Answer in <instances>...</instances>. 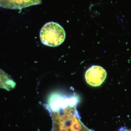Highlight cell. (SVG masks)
Masks as SVG:
<instances>
[{"label": "cell", "mask_w": 131, "mask_h": 131, "mask_svg": "<svg viewBox=\"0 0 131 131\" xmlns=\"http://www.w3.org/2000/svg\"><path fill=\"white\" fill-rule=\"evenodd\" d=\"M16 84L9 75L0 69V88L9 91L14 89Z\"/></svg>", "instance_id": "cell-5"}, {"label": "cell", "mask_w": 131, "mask_h": 131, "mask_svg": "<svg viewBox=\"0 0 131 131\" xmlns=\"http://www.w3.org/2000/svg\"><path fill=\"white\" fill-rule=\"evenodd\" d=\"M66 32L62 27L56 22H48L41 28L40 40L43 44L50 47H57L65 40Z\"/></svg>", "instance_id": "cell-1"}, {"label": "cell", "mask_w": 131, "mask_h": 131, "mask_svg": "<svg viewBox=\"0 0 131 131\" xmlns=\"http://www.w3.org/2000/svg\"><path fill=\"white\" fill-rule=\"evenodd\" d=\"M106 77V71L102 67L99 66H91L85 74V80L87 83L94 87L100 86Z\"/></svg>", "instance_id": "cell-3"}, {"label": "cell", "mask_w": 131, "mask_h": 131, "mask_svg": "<svg viewBox=\"0 0 131 131\" xmlns=\"http://www.w3.org/2000/svg\"><path fill=\"white\" fill-rule=\"evenodd\" d=\"M42 0H0V7L20 9L41 4Z\"/></svg>", "instance_id": "cell-4"}, {"label": "cell", "mask_w": 131, "mask_h": 131, "mask_svg": "<svg viewBox=\"0 0 131 131\" xmlns=\"http://www.w3.org/2000/svg\"><path fill=\"white\" fill-rule=\"evenodd\" d=\"M80 101V97L75 94L68 96L61 93H55L49 96L45 107L49 111L69 106L76 107Z\"/></svg>", "instance_id": "cell-2"}]
</instances>
